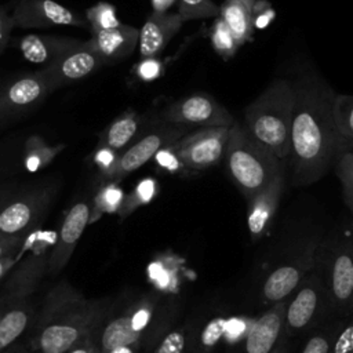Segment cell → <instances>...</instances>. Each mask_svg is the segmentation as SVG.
<instances>
[{"label": "cell", "mask_w": 353, "mask_h": 353, "mask_svg": "<svg viewBox=\"0 0 353 353\" xmlns=\"http://www.w3.org/2000/svg\"><path fill=\"white\" fill-rule=\"evenodd\" d=\"M290 80L295 95L288 157L290 183L309 186L334 168L341 153L334 120L336 92L312 68L296 70Z\"/></svg>", "instance_id": "1"}, {"label": "cell", "mask_w": 353, "mask_h": 353, "mask_svg": "<svg viewBox=\"0 0 353 353\" xmlns=\"http://www.w3.org/2000/svg\"><path fill=\"white\" fill-rule=\"evenodd\" d=\"M327 228L312 214H292L283 219L256 263L255 291L261 307L285 301L313 269L314 251Z\"/></svg>", "instance_id": "2"}, {"label": "cell", "mask_w": 353, "mask_h": 353, "mask_svg": "<svg viewBox=\"0 0 353 353\" xmlns=\"http://www.w3.org/2000/svg\"><path fill=\"white\" fill-rule=\"evenodd\" d=\"M106 301H90L68 283L46 298L32 328V353H66L91 335L108 313Z\"/></svg>", "instance_id": "3"}, {"label": "cell", "mask_w": 353, "mask_h": 353, "mask_svg": "<svg viewBox=\"0 0 353 353\" xmlns=\"http://www.w3.org/2000/svg\"><path fill=\"white\" fill-rule=\"evenodd\" d=\"M313 272L324 283L339 316L353 313V218L341 215L328 225L313 258Z\"/></svg>", "instance_id": "4"}, {"label": "cell", "mask_w": 353, "mask_h": 353, "mask_svg": "<svg viewBox=\"0 0 353 353\" xmlns=\"http://www.w3.org/2000/svg\"><path fill=\"white\" fill-rule=\"evenodd\" d=\"M291 80H273L244 110L243 125L266 149L288 161L294 110Z\"/></svg>", "instance_id": "5"}, {"label": "cell", "mask_w": 353, "mask_h": 353, "mask_svg": "<svg viewBox=\"0 0 353 353\" xmlns=\"http://www.w3.org/2000/svg\"><path fill=\"white\" fill-rule=\"evenodd\" d=\"M228 174L244 200L265 188L288 161L279 159L250 135L243 123L234 121L229 130L225 152Z\"/></svg>", "instance_id": "6"}, {"label": "cell", "mask_w": 353, "mask_h": 353, "mask_svg": "<svg viewBox=\"0 0 353 353\" xmlns=\"http://www.w3.org/2000/svg\"><path fill=\"white\" fill-rule=\"evenodd\" d=\"M335 317H339V314L324 283L316 272L310 270L285 299L284 339L290 341L313 331Z\"/></svg>", "instance_id": "7"}, {"label": "cell", "mask_w": 353, "mask_h": 353, "mask_svg": "<svg viewBox=\"0 0 353 353\" xmlns=\"http://www.w3.org/2000/svg\"><path fill=\"white\" fill-rule=\"evenodd\" d=\"M55 193V185H40L12 193L0 207V236L30 234L46 215Z\"/></svg>", "instance_id": "8"}, {"label": "cell", "mask_w": 353, "mask_h": 353, "mask_svg": "<svg viewBox=\"0 0 353 353\" xmlns=\"http://www.w3.org/2000/svg\"><path fill=\"white\" fill-rule=\"evenodd\" d=\"M154 312V301L142 298L117 314L108 319L94 331V339L101 353H109L119 346H139L143 332L148 330Z\"/></svg>", "instance_id": "9"}, {"label": "cell", "mask_w": 353, "mask_h": 353, "mask_svg": "<svg viewBox=\"0 0 353 353\" xmlns=\"http://www.w3.org/2000/svg\"><path fill=\"white\" fill-rule=\"evenodd\" d=\"M161 123L183 125L188 128L232 127L236 121L230 112L215 98L204 92L183 97L165 106L157 116Z\"/></svg>", "instance_id": "10"}, {"label": "cell", "mask_w": 353, "mask_h": 353, "mask_svg": "<svg viewBox=\"0 0 353 353\" xmlns=\"http://www.w3.org/2000/svg\"><path fill=\"white\" fill-rule=\"evenodd\" d=\"M50 74L40 69L19 74L0 84V121L26 113L37 106L50 92L57 90Z\"/></svg>", "instance_id": "11"}, {"label": "cell", "mask_w": 353, "mask_h": 353, "mask_svg": "<svg viewBox=\"0 0 353 353\" xmlns=\"http://www.w3.org/2000/svg\"><path fill=\"white\" fill-rule=\"evenodd\" d=\"M230 127L199 128L172 145L183 168L203 171L218 164L226 152Z\"/></svg>", "instance_id": "12"}, {"label": "cell", "mask_w": 353, "mask_h": 353, "mask_svg": "<svg viewBox=\"0 0 353 353\" xmlns=\"http://www.w3.org/2000/svg\"><path fill=\"white\" fill-rule=\"evenodd\" d=\"M190 128L170 123H161V125L153 128L127 150L119 154L113 170L105 176L109 182H117L125 175L137 171L152 157H154L161 149L179 141Z\"/></svg>", "instance_id": "13"}, {"label": "cell", "mask_w": 353, "mask_h": 353, "mask_svg": "<svg viewBox=\"0 0 353 353\" xmlns=\"http://www.w3.org/2000/svg\"><path fill=\"white\" fill-rule=\"evenodd\" d=\"M288 183L290 172L287 165L265 188L247 200V229L252 243H259L269 236Z\"/></svg>", "instance_id": "14"}, {"label": "cell", "mask_w": 353, "mask_h": 353, "mask_svg": "<svg viewBox=\"0 0 353 353\" xmlns=\"http://www.w3.org/2000/svg\"><path fill=\"white\" fill-rule=\"evenodd\" d=\"M14 26L21 29H46L54 26L87 28L85 17H80L54 0H18L11 12Z\"/></svg>", "instance_id": "15"}, {"label": "cell", "mask_w": 353, "mask_h": 353, "mask_svg": "<svg viewBox=\"0 0 353 353\" xmlns=\"http://www.w3.org/2000/svg\"><path fill=\"white\" fill-rule=\"evenodd\" d=\"M91 205L87 200L77 201L68 211L58 234V240L48 255L47 272L50 276H58L66 263L69 262L74 247L85 230L87 225L91 222Z\"/></svg>", "instance_id": "16"}, {"label": "cell", "mask_w": 353, "mask_h": 353, "mask_svg": "<svg viewBox=\"0 0 353 353\" xmlns=\"http://www.w3.org/2000/svg\"><path fill=\"white\" fill-rule=\"evenodd\" d=\"M102 65L103 61L95 54L88 43L79 40L50 66L43 69L50 74L55 85L61 87L87 77Z\"/></svg>", "instance_id": "17"}, {"label": "cell", "mask_w": 353, "mask_h": 353, "mask_svg": "<svg viewBox=\"0 0 353 353\" xmlns=\"http://www.w3.org/2000/svg\"><path fill=\"white\" fill-rule=\"evenodd\" d=\"M285 301L265 307L244 338L243 353H273L284 341Z\"/></svg>", "instance_id": "18"}, {"label": "cell", "mask_w": 353, "mask_h": 353, "mask_svg": "<svg viewBox=\"0 0 353 353\" xmlns=\"http://www.w3.org/2000/svg\"><path fill=\"white\" fill-rule=\"evenodd\" d=\"M88 46L103 61V63H114L130 57L139 44V29L131 25H120L109 30L91 32Z\"/></svg>", "instance_id": "19"}, {"label": "cell", "mask_w": 353, "mask_h": 353, "mask_svg": "<svg viewBox=\"0 0 353 353\" xmlns=\"http://www.w3.org/2000/svg\"><path fill=\"white\" fill-rule=\"evenodd\" d=\"M182 18L176 14L152 11L139 29V52L142 58L159 55L182 28Z\"/></svg>", "instance_id": "20"}, {"label": "cell", "mask_w": 353, "mask_h": 353, "mask_svg": "<svg viewBox=\"0 0 353 353\" xmlns=\"http://www.w3.org/2000/svg\"><path fill=\"white\" fill-rule=\"evenodd\" d=\"M77 41V39L72 37L26 34L17 41V47L26 61L32 63H43L44 68H47Z\"/></svg>", "instance_id": "21"}, {"label": "cell", "mask_w": 353, "mask_h": 353, "mask_svg": "<svg viewBox=\"0 0 353 353\" xmlns=\"http://www.w3.org/2000/svg\"><path fill=\"white\" fill-rule=\"evenodd\" d=\"M36 321V309L29 298L18 301L0 323V353H6L18 343L22 336L32 331Z\"/></svg>", "instance_id": "22"}, {"label": "cell", "mask_w": 353, "mask_h": 353, "mask_svg": "<svg viewBox=\"0 0 353 353\" xmlns=\"http://www.w3.org/2000/svg\"><path fill=\"white\" fill-rule=\"evenodd\" d=\"M256 0H225L219 17L228 25L239 46L252 40L255 32L254 7Z\"/></svg>", "instance_id": "23"}, {"label": "cell", "mask_w": 353, "mask_h": 353, "mask_svg": "<svg viewBox=\"0 0 353 353\" xmlns=\"http://www.w3.org/2000/svg\"><path fill=\"white\" fill-rule=\"evenodd\" d=\"M141 116L134 110H127L116 117L101 134L98 146L108 148L116 153L121 152L139 132Z\"/></svg>", "instance_id": "24"}, {"label": "cell", "mask_w": 353, "mask_h": 353, "mask_svg": "<svg viewBox=\"0 0 353 353\" xmlns=\"http://www.w3.org/2000/svg\"><path fill=\"white\" fill-rule=\"evenodd\" d=\"M334 120L341 142V152L353 148V94H336Z\"/></svg>", "instance_id": "25"}, {"label": "cell", "mask_w": 353, "mask_h": 353, "mask_svg": "<svg viewBox=\"0 0 353 353\" xmlns=\"http://www.w3.org/2000/svg\"><path fill=\"white\" fill-rule=\"evenodd\" d=\"M63 145L50 146L40 137H30L25 143V165L29 171H37L50 164L62 150Z\"/></svg>", "instance_id": "26"}, {"label": "cell", "mask_w": 353, "mask_h": 353, "mask_svg": "<svg viewBox=\"0 0 353 353\" xmlns=\"http://www.w3.org/2000/svg\"><path fill=\"white\" fill-rule=\"evenodd\" d=\"M334 171L341 183L343 203L353 218V150L339 153L334 164Z\"/></svg>", "instance_id": "27"}, {"label": "cell", "mask_w": 353, "mask_h": 353, "mask_svg": "<svg viewBox=\"0 0 353 353\" xmlns=\"http://www.w3.org/2000/svg\"><path fill=\"white\" fill-rule=\"evenodd\" d=\"M342 316L335 317L314 328L306 339L301 353H330Z\"/></svg>", "instance_id": "28"}, {"label": "cell", "mask_w": 353, "mask_h": 353, "mask_svg": "<svg viewBox=\"0 0 353 353\" xmlns=\"http://www.w3.org/2000/svg\"><path fill=\"white\" fill-rule=\"evenodd\" d=\"M85 21L88 22L91 32L109 30L121 25V22L117 19L114 6L106 1H99L87 8Z\"/></svg>", "instance_id": "29"}, {"label": "cell", "mask_w": 353, "mask_h": 353, "mask_svg": "<svg viewBox=\"0 0 353 353\" xmlns=\"http://www.w3.org/2000/svg\"><path fill=\"white\" fill-rule=\"evenodd\" d=\"M210 39H211L212 48L223 59L232 58L240 47L236 37L233 36V33L230 32V29L228 28V25L223 22V19L221 17L215 18L212 28H211Z\"/></svg>", "instance_id": "30"}, {"label": "cell", "mask_w": 353, "mask_h": 353, "mask_svg": "<svg viewBox=\"0 0 353 353\" xmlns=\"http://www.w3.org/2000/svg\"><path fill=\"white\" fill-rule=\"evenodd\" d=\"M221 7L212 0H179L178 15L182 21L218 18Z\"/></svg>", "instance_id": "31"}, {"label": "cell", "mask_w": 353, "mask_h": 353, "mask_svg": "<svg viewBox=\"0 0 353 353\" xmlns=\"http://www.w3.org/2000/svg\"><path fill=\"white\" fill-rule=\"evenodd\" d=\"M156 192H157V183L154 179H152V178L142 179L135 186L134 192L131 194H128L127 197H124L123 204L119 210L120 214L123 216H125L127 214L132 212L138 205L149 203L153 199V196L156 194Z\"/></svg>", "instance_id": "32"}, {"label": "cell", "mask_w": 353, "mask_h": 353, "mask_svg": "<svg viewBox=\"0 0 353 353\" xmlns=\"http://www.w3.org/2000/svg\"><path fill=\"white\" fill-rule=\"evenodd\" d=\"M123 200V190L116 185V182H108L95 199V210H92V212L95 211V216L92 219L98 218L102 212H112L120 210Z\"/></svg>", "instance_id": "33"}, {"label": "cell", "mask_w": 353, "mask_h": 353, "mask_svg": "<svg viewBox=\"0 0 353 353\" xmlns=\"http://www.w3.org/2000/svg\"><path fill=\"white\" fill-rule=\"evenodd\" d=\"M330 353H353V313L342 316Z\"/></svg>", "instance_id": "34"}, {"label": "cell", "mask_w": 353, "mask_h": 353, "mask_svg": "<svg viewBox=\"0 0 353 353\" xmlns=\"http://www.w3.org/2000/svg\"><path fill=\"white\" fill-rule=\"evenodd\" d=\"M228 320L225 317H214L211 319L203 328L200 335V345L205 350H211L221 341V338L226 334Z\"/></svg>", "instance_id": "35"}, {"label": "cell", "mask_w": 353, "mask_h": 353, "mask_svg": "<svg viewBox=\"0 0 353 353\" xmlns=\"http://www.w3.org/2000/svg\"><path fill=\"white\" fill-rule=\"evenodd\" d=\"M186 332L175 330L168 332L153 353H186Z\"/></svg>", "instance_id": "36"}, {"label": "cell", "mask_w": 353, "mask_h": 353, "mask_svg": "<svg viewBox=\"0 0 353 353\" xmlns=\"http://www.w3.org/2000/svg\"><path fill=\"white\" fill-rule=\"evenodd\" d=\"M163 74V65L156 57L143 58L137 65V76L143 81H152Z\"/></svg>", "instance_id": "37"}, {"label": "cell", "mask_w": 353, "mask_h": 353, "mask_svg": "<svg viewBox=\"0 0 353 353\" xmlns=\"http://www.w3.org/2000/svg\"><path fill=\"white\" fill-rule=\"evenodd\" d=\"M117 153L108 149V148H103V146H97V152H95V156H94V161L99 165V168L102 170L103 172V176H106L114 167L116 161H117Z\"/></svg>", "instance_id": "38"}, {"label": "cell", "mask_w": 353, "mask_h": 353, "mask_svg": "<svg viewBox=\"0 0 353 353\" xmlns=\"http://www.w3.org/2000/svg\"><path fill=\"white\" fill-rule=\"evenodd\" d=\"M174 145V143H172ZM172 145L170 146H165L164 149H161L154 157H156V161L159 165H161L163 168L168 170V171H178L179 168H183L181 160L178 159L176 153L174 152L172 149Z\"/></svg>", "instance_id": "39"}, {"label": "cell", "mask_w": 353, "mask_h": 353, "mask_svg": "<svg viewBox=\"0 0 353 353\" xmlns=\"http://www.w3.org/2000/svg\"><path fill=\"white\" fill-rule=\"evenodd\" d=\"M29 234L25 236H12V237H7V236H0V258L4 255H8L14 251L22 250L23 244L26 243Z\"/></svg>", "instance_id": "40"}, {"label": "cell", "mask_w": 353, "mask_h": 353, "mask_svg": "<svg viewBox=\"0 0 353 353\" xmlns=\"http://www.w3.org/2000/svg\"><path fill=\"white\" fill-rule=\"evenodd\" d=\"M14 28L11 14H7L4 8L0 7V54L4 51L10 41V34Z\"/></svg>", "instance_id": "41"}, {"label": "cell", "mask_w": 353, "mask_h": 353, "mask_svg": "<svg viewBox=\"0 0 353 353\" xmlns=\"http://www.w3.org/2000/svg\"><path fill=\"white\" fill-rule=\"evenodd\" d=\"M66 353H101V350L94 339V332H92L91 335L84 338L81 342L70 347Z\"/></svg>", "instance_id": "42"}, {"label": "cell", "mask_w": 353, "mask_h": 353, "mask_svg": "<svg viewBox=\"0 0 353 353\" xmlns=\"http://www.w3.org/2000/svg\"><path fill=\"white\" fill-rule=\"evenodd\" d=\"M22 250L14 251L8 255H4L0 258V283L10 274V270L14 268V265L18 262L19 259V254Z\"/></svg>", "instance_id": "43"}, {"label": "cell", "mask_w": 353, "mask_h": 353, "mask_svg": "<svg viewBox=\"0 0 353 353\" xmlns=\"http://www.w3.org/2000/svg\"><path fill=\"white\" fill-rule=\"evenodd\" d=\"M25 299V298H23ZM18 301H12L8 296H0V323L3 320V317L7 314V312L17 303Z\"/></svg>", "instance_id": "44"}, {"label": "cell", "mask_w": 353, "mask_h": 353, "mask_svg": "<svg viewBox=\"0 0 353 353\" xmlns=\"http://www.w3.org/2000/svg\"><path fill=\"white\" fill-rule=\"evenodd\" d=\"M172 3H174V0H152L153 11L164 12Z\"/></svg>", "instance_id": "45"}, {"label": "cell", "mask_w": 353, "mask_h": 353, "mask_svg": "<svg viewBox=\"0 0 353 353\" xmlns=\"http://www.w3.org/2000/svg\"><path fill=\"white\" fill-rule=\"evenodd\" d=\"M109 353H138V347L135 346H119Z\"/></svg>", "instance_id": "46"}, {"label": "cell", "mask_w": 353, "mask_h": 353, "mask_svg": "<svg viewBox=\"0 0 353 353\" xmlns=\"http://www.w3.org/2000/svg\"><path fill=\"white\" fill-rule=\"evenodd\" d=\"M6 353H32V350H30L26 345H23V343H18V345H17V346H14L12 349L7 350Z\"/></svg>", "instance_id": "47"}, {"label": "cell", "mask_w": 353, "mask_h": 353, "mask_svg": "<svg viewBox=\"0 0 353 353\" xmlns=\"http://www.w3.org/2000/svg\"><path fill=\"white\" fill-rule=\"evenodd\" d=\"M288 342H290V341H285V339H284V341L277 346V349H276L273 353H290Z\"/></svg>", "instance_id": "48"}, {"label": "cell", "mask_w": 353, "mask_h": 353, "mask_svg": "<svg viewBox=\"0 0 353 353\" xmlns=\"http://www.w3.org/2000/svg\"><path fill=\"white\" fill-rule=\"evenodd\" d=\"M12 193L8 190H0V207L4 204V201L11 196Z\"/></svg>", "instance_id": "49"}, {"label": "cell", "mask_w": 353, "mask_h": 353, "mask_svg": "<svg viewBox=\"0 0 353 353\" xmlns=\"http://www.w3.org/2000/svg\"><path fill=\"white\" fill-rule=\"evenodd\" d=\"M1 83H3V81H1V77H0V84H1Z\"/></svg>", "instance_id": "50"}, {"label": "cell", "mask_w": 353, "mask_h": 353, "mask_svg": "<svg viewBox=\"0 0 353 353\" xmlns=\"http://www.w3.org/2000/svg\"><path fill=\"white\" fill-rule=\"evenodd\" d=\"M352 150H353V148H352Z\"/></svg>", "instance_id": "51"}]
</instances>
